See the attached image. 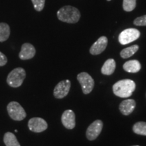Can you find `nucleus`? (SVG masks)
I'll return each mask as SVG.
<instances>
[{"label":"nucleus","instance_id":"f257e3e1","mask_svg":"<svg viewBox=\"0 0 146 146\" xmlns=\"http://www.w3.org/2000/svg\"><path fill=\"white\" fill-rule=\"evenodd\" d=\"M135 88V83L132 80L123 79L115 83L112 89L115 96L122 98H127L132 96Z\"/></svg>","mask_w":146,"mask_h":146},{"label":"nucleus","instance_id":"f03ea898","mask_svg":"<svg viewBox=\"0 0 146 146\" xmlns=\"http://www.w3.org/2000/svg\"><path fill=\"white\" fill-rule=\"evenodd\" d=\"M58 18L66 23H76L81 18V13L77 8L71 5H65L57 12Z\"/></svg>","mask_w":146,"mask_h":146},{"label":"nucleus","instance_id":"7ed1b4c3","mask_svg":"<svg viewBox=\"0 0 146 146\" xmlns=\"http://www.w3.org/2000/svg\"><path fill=\"white\" fill-rule=\"evenodd\" d=\"M26 77V72L23 68H16L9 73L7 83L10 87H18L21 86Z\"/></svg>","mask_w":146,"mask_h":146},{"label":"nucleus","instance_id":"20e7f679","mask_svg":"<svg viewBox=\"0 0 146 146\" xmlns=\"http://www.w3.org/2000/svg\"><path fill=\"white\" fill-rule=\"evenodd\" d=\"M7 110L10 117L14 120L21 121L25 119L27 113L19 103L16 102H11L7 106Z\"/></svg>","mask_w":146,"mask_h":146},{"label":"nucleus","instance_id":"39448f33","mask_svg":"<svg viewBox=\"0 0 146 146\" xmlns=\"http://www.w3.org/2000/svg\"><path fill=\"white\" fill-rule=\"evenodd\" d=\"M140 36V32L136 29H127L120 33L118 41L121 45H127L135 41Z\"/></svg>","mask_w":146,"mask_h":146},{"label":"nucleus","instance_id":"423d86ee","mask_svg":"<svg viewBox=\"0 0 146 146\" xmlns=\"http://www.w3.org/2000/svg\"><path fill=\"white\" fill-rule=\"evenodd\" d=\"M77 80L81 84L82 90L85 94H89L94 87V80L88 73L83 72L77 75Z\"/></svg>","mask_w":146,"mask_h":146},{"label":"nucleus","instance_id":"0eeeda50","mask_svg":"<svg viewBox=\"0 0 146 146\" xmlns=\"http://www.w3.org/2000/svg\"><path fill=\"white\" fill-rule=\"evenodd\" d=\"M71 87L70 81L69 80H64L60 81L55 87L54 96L57 99H62L68 94Z\"/></svg>","mask_w":146,"mask_h":146},{"label":"nucleus","instance_id":"6e6552de","mask_svg":"<svg viewBox=\"0 0 146 146\" xmlns=\"http://www.w3.org/2000/svg\"><path fill=\"white\" fill-rule=\"evenodd\" d=\"M102 128H103V123L102 120H95L87 128L86 131L87 138L90 141L95 140L101 133Z\"/></svg>","mask_w":146,"mask_h":146},{"label":"nucleus","instance_id":"1a4fd4ad","mask_svg":"<svg viewBox=\"0 0 146 146\" xmlns=\"http://www.w3.org/2000/svg\"><path fill=\"white\" fill-rule=\"evenodd\" d=\"M28 126L29 129L35 133L43 132L46 130L48 127L47 122L43 118L39 117L31 118L29 120Z\"/></svg>","mask_w":146,"mask_h":146},{"label":"nucleus","instance_id":"9d476101","mask_svg":"<svg viewBox=\"0 0 146 146\" xmlns=\"http://www.w3.org/2000/svg\"><path fill=\"white\" fill-rule=\"evenodd\" d=\"M62 123L68 129H72L75 127V114L72 110H66L62 115Z\"/></svg>","mask_w":146,"mask_h":146},{"label":"nucleus","instance_id":"9b49d317","mask_svg":"<svg viewBox=\"0 0 146 146\" xmlns=\"http://www.w3.org/2000/svg\"><path fill=\"white\" fill-rule=\"evenodd\" d=\"M108 45V38L105 36H102L95 42L91 47L90 54L92 55H99L106 50Z\"/></svg>","mask_w":146,"mask_h":146},{"label":"nucleus","instance_id":"f8f14e48","mask_svg":"<svg viewBox=\"0 0 146 146\" xmlns=\"http://www.w3.org/2000/svg\"><path fill=\"white\" fill-rule=\"evenodd\" d=\"M35 53L36 50L33 45L29 43H24L19 53V58L23 60L31 59L35 56Z\"/></svg>","mask_w":146,"mask_h":146},{"label":"nucleus","instance_id":"ddd939ff","mask_svg":"<svg viewBox=\"0 0 146 146\" xmlns=\"http://www.w3.org/2000/svg\"><path fill=\"white\" fill-rule=\"evenodd\" d=\"M136 106V102L134 100H125L120 103L119 110L123 115L128 116L133 112Z\"/></svg>","mask_w":146,"mask_h":146},{"label":"nucleus","instance_id":"4468645a","mask_svg":"<svg viewBox=\"0 0 146 146\" xmlns=\"http://www.w3.org/2000/svg\"><path fill=\"white\" fill-rule=\"evenodd\" d=\"M141 65L138 60H133L126 62L123 65V69L126 72L135 73L141 70Z\"/></svg>","mask_w":146,"mask_h":146},{"label":"nucleus","instance_id":"2eb2a0df","mask_svg":"<svg viewBox=\"0 0 146 146\" xmlns=\"http://www.w3.org/2000/svg\"><path fill=\"white\" fill-rule=\"evenodd\" d=\"M116 69V62L114 59L107 60L102 67V73L105 75H111L114 72Z\"/></svg>","mask_w":146,"mask_h":146},{"label":"nucleus","instance_id":"dca6fc26","mask_svg":"<svg viewBox=\"0 0 146 146\" xmlns=\"http://www.w3.org/2000/svg\"><path fill=\"white\" fill-rule=\"evenodd\" d=\"M3 141L6 146H21L16 137L12 133L7 132L3 137Z\"/></svg>","mask_w":146,"mask_h":146},{"label":"nucleus","instance_id":"f3484780","mask_svg":"<svg viewBox=\"0 0 146 146\" xmlns=\"http://www.w3.org/2000/svg\"><path fill=\"white\" fill-rule=\"evenodd\" d=\"M10 35V29L8 24L0 23V42H3L8 39Z\"/></svg>","mask_w":146,"mask_h":146},{"label":"nucleus","instance_id":"a211bd4d","mask_svg":"<svg viewBox=\"0 0 146 146\" xmlns=\"http://www.w3.org/2000/svg\"><path fill=\"white\" fill-rule=\"evenodd\" d=\"M139 50V46L137 45H134L132 46L127 47L120 52V56L124 59L129 58L133 56Z\"/></svg>","mask_w":146,"mask_h":146},{"label":"nucleus","instance_id":"6ab92c4d","mask_svg":"<svg viewBox=\"0 0 146 146\" xmlns=\"http://www.w3.org/2000/svg\"><path fill=\"white\" fill-rule=\"evenodd\" d=\"M133 131L136 134L146 136V123L138 122L135 123L133 127Z\"/></svg>","mask_w":146,"mask_h":146},{"label":"nucleus","instance_id":"aec40b11","mask_svg":"<svg viewBox=\"0 0 146 146\" xmlns=\"http://www.w3.org/2000/svg\"><path fill=\"white\" fill-rule=\"evenodd\" d=\"M123 6L126 12H131L135 8L136 0H123Z\"/></svg>","mask_w":146,"mask_h":146},{"label":"nucleus","instance_id":"412c9836","mask_svg":"<svg viewBox=\"0 0 146 146\" xmlns=\"http://www.w3.org/2000/svg\"><path fill=\"white\" fill-rule=\"evenodd\" d=\"M31 1L36 11L41 12L44 8L45 0H31Z\"/></svg>","mask_w":146,"mask_h":146},{"label":"nucleus","instance_id":"4be33fe9","mask_svg":"<svg viewBox=\"0 0 146 146\" xmlns=\"http://www.w3.org/2000/svg\"><path fill=\"white\" fill-rule=\"evenodd\" d=\"M133 23L136 26H146V15L137 18Z\"/></svg>","mask_w":146,"mask_h":146},{"label":"nucleus","instance_id":"5701e85b","mask_svg":"<svg viewBox=\"0 0 146 146\" xmlns=\"http://www.w3.org/2000/svg\"><path fill=\"white\" fill-rule=\"evenodd\" d=\"M7 62H8V59L6 56L2 52H0V66H3L6 64Z\"/></svg>","mask_w":146,"mask_h":146},{"label":"nucleus","instance_id":"b1692460","mask_svg":"<svg viewBox=\"0 0 146 146\" xmlns=\"http://www.w3.org/2000/svg\"><path fill=\"white\" fill-rule=\"evenodd\" d=\"M107 1H111V0H107Z\"/></svg>","mask_w":146,"mask_h":146},{"label":"nucleus","instance_id":"393cba45","mask_svg":"<svg viewBox=\"0 0 146 146\" xmlns=\"http://www.w3.org/2000/svg\"><path fill=\"white\" fill-rule=\"evenodd\" d=\"M133 146H139V145H133Z\"/></svg>","mask_w":146,"mask_h":146}]
</instances>
